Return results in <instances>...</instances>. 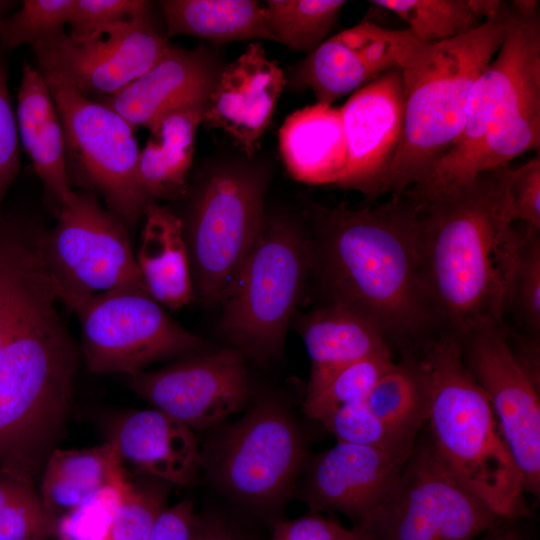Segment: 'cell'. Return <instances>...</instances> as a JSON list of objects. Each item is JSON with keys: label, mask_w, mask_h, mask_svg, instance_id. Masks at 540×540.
Returning a JSON list of instances; mask_svg holds the SVG:
<instances>
[{"label": "cell", "mask_w": 540, "mask_h": 540, "mask_svg": "<svg viewBox=\"0 0 540 540\" xmlns=\"http://www.w3.org/2000/svg\"><path fill=\"white\" fill-rule=\"evenodd\" d=\"M504 3L501 0H469L471 9L482 20L494 17Z\"/></svg>", "instance_id": "47"}, {"label": "cell", "mask_w": 540, "mask_h": 540, "mask_svg": "<svg viewBox=\"0 0 540 540\" xmlns=\"http://www.w3.org/2000/svg\"><path fill=\"white\" fill-rule=\"evenodd\" d=\"M510 18L508 2L477 28L452 39L417 42L399 70L404 91L401 141L379 196L421 184L459 138L471 88L500 48Z\"/></svg>", "instance_id": "6"}, {"label": "cell", "mask_w": 540, "mask_h": 540, "mask_svg": "<svg viewBox=\"0 0 540 540\" xmlns=\"http://www.w3.org/2000/svg\"><path fill=\"white\" fill-rule=\"evenodd\" d=\"M193 540H250L237 527L225 519L199 516Z\"/></svg>", "instance_id": "46"}, {"label": "cell", "mask_w": 540, "mask_h": 540, "mask_svg": "<svg viewBox=\"0 0 540 540\" xmlns=\"http://www.w3.org/2000/svg\"><path fill=\"white\" fill-rule=\"evenodd\" d=\"M42 237V256L59 301L77 300L122 286L145 288L127 226L94 192H74Z\"/></svg>", "instance_id": "12"}, {"label": "cell", "mask_w": 540, "mask_h": 540, "mask_svg": "<svg viewBox=\"0 0 540 540\" xmlns=\"http://www.w3.org/2000/svg\"><path fill=\"white\" fill-rule=\"evenodd\" d=\"M347 540H376L365 528L354 526L351 528L350 536Z\"/></svg>", "instance_id": "49"}, {"label": "cell", "mask_w": 540, "mask_h": 540, "mask_svg": "<svg viewBox=\"0 0 540 540\" xmlns=\"http://www.w3.org/2000/svg\"><path fill=\"white\" fill-rule=\"evenodd\" d=\"M166 38L190 35L214 44L262 39L277 42L256 0L161 1Z\"/></svg>", "instance_id": "29"}, {"label": "cell", "mask_w": 540, "mask_h": 540, "mask_svg": "<svg viewBox=\"0 0 540 540\" xmlns=\"http://www.w3.org/2000/svg\"><path fill=\"white\" fill-rule=\"evenodd\" d=\"M345 4L343 0H267L263 5L276 41L309 54L326 40Z\"/></svg>", "instance_id": "32"}, {"label": "cell", "mask_w": 540, "mask_h": 540, "mask_svg": "<svg viewBox=\"0 0 540 540\" xmlns=\"http://www.w3.org/2000/svg\"><path fill=\"white\" fill-rule=\"evenodd\" d=\"M298 330L311 363L305 399L356 361L392 356V348L377 325L342 306L321 305L301 315Z\"/></svg>", "instance_id": "23"}, {"label": "cell", "mask_w": 540, "mask_h": 540, "mask_svg": "<svg viewBox=\"0 0 540 540\" xmlns=\"http://www.w3.org/2000/svg\"><path fill=\"white\" fill-rule=\"evenodd\" d=\"M370 411L387 424L419 435L427 418V396L416 358L404 354L380 376L365 399Z\"/></svg>", "instance_id": "30"}, {"label": "cell", "mask_w": 540, "mask_h": 540, "mask_svg": "<svg viewBox=\"0 0 540 540\" xmlns=\"http://www.w3.org/2000/svg\"><path fill=\"white\" fill-rule=\"evenodd\" d=\"M411 453L337 442L306 461L299 476V495L313 511L339 512L354 526H363L394 486Z\"/></svg>", "instance_id": "18"}, {"label": "cell", "mask_w": 540, "mask_h": 540, "mask_svg": "<svg viewBox=\"0 0 540 540\" xmlns=\"http://www.w3.org/2000/svg\"><path fill=\"white\" fill-rule=\"evenodd\" d=\"M17 100L18 136L57 214L75 191L70 185L63 130L50 88L27 61Z\"/></svg>", "instance_id": "24"}, {"label": "cell", "mask_w": 540, "mask_h": 540, "mask_svg": "<svg viewBox=\"0 0 540 540\" xmlns=\"http://www.w3.org/2000/svg\"><path fill=\"white\" fill-rule=\"evenodd\" d=\"M17 121L10 102L7 75L0 61V219L4 197L20 168Z\"/></svg>", "instance_id": "43"}, {"label": "cell", "mask_w": 540, "mask_h": 540, "mask_svg": "<svg viewBox=\"0 0 540 540\" xmlns=\"http://www.w3.org/2000/svg\"><path fill=\"white\" fill-rule=\"evenodd\" d=\"M477 540H519L516 533L505 524L487 532Z\"/></svg>", "instance_id": "48"}, {"label": "cell", "mask_w": 540, "mask_h": 540, "mask_svg": "<svg viewBox=\"0 0 540 540\" xmlns=\"http://www.w3.org/2000/svg\"><path fill=\"white\" fill-rule=\"evenodd\" d=\"M224 66L206 46L186 50L170 44L147 72L103 103L134 128L149 129L175 109L207 102Z\"/></svg>", "instance_id": "21"}, {"label": "cell", "mask_w": 540, "mask_h": 540, "mask_svg": "<svg viewBox=\"0 0 540 540\" xmlns=\"http://www.w3.org/2000/svg\"><path fill=\"white\" fill-rule=\"evenodd\" d=\"M80 351L95 374L132 376L153 363L203 352L205 342L175 320L145 288L122 286L77 300Z\"/></svg>", "instance_id": "11"}, {"label": "cell", "mask_w": 540, "mask_h": 540, "mask_svg": "<svg viewBox=\"0 0 540 540\" xmlns=\"http://www.w3.org/2000/svg\"><path fill=\"white\" fill-rule=\"evenodd\" d=\"M52 284L24 286L0 347V473L35 483L57 448L79 349Z\"/></svg>", "instance_id": "3"}, {"label": "cell", "mask_w": 540, "mask_h": 540, "mask_svg": "<svg viewBox=\"0 0 540 540\" xmlns=\"http://www.w3.org/2000/svg\"><path fill=\"white\" fill-rule=\"evenodd\" d=\"M419 210L409 190L377 206L307 210L310 277L322 305L366 317L402 355L436 335L420 271Z\"/></svg>", "instance_id": "1"}, {"label": "cell", "mask_w": 540, "mask_h": 540, "mask_svg": "<svg viewBox=\"0 0 540 540\" xmlns=\"http://www.w3.org/2000/svg\"><path fill=\"white\" fill-rule=\"evenodd\" d=\"M311 272L306 222L265 215L260 233L221 301L217 334L246 358L280 356Z\"/></svg>", "instance_id": "7"}, {"label": "cell", "mask_w": 540, "mask_h": 540, "mask_svg": "<svg viewBox=\"0 0 540 540\" xmlns=\"http://www.w3.org/2000/svg\"><path fill=\"white\" fill-rule=\"evenodd\" d=\"M130 484L124 488H103L81 505L64 514L62 521H58L57 535L74 540H109V530L115 510Z\"/></svg>", "instance_id": "40"}, {"label": "cell", "mask_w": 540, "mask_h": 540, "mask_svg": "<svg viewBox=\"0 0 540 540\" xmlns=\"http://www.w3.org/2000/svg\"><path fill=\"white\" fill-rule=\"evenodd\" d=\"M351 528L318 514L280 520L275 523L270 540H347Z\"/></svg>", "instance_id": "44"}, {"label": "cell", "mask_w": 540, "mask_h": 540, "mask_svg": "<svg viewBox=\"0 0 540 540\" xmlns=\"http://www.w3.org/2000/svg\"><path fill=\"white\" fill-rule=\"evenodd\" d=\"M127 377L130 389L152 408L193 431L216 427L247 409L251 395L246 357L231 347L191 354Z\"/></svg>", "instance_id": "16"}, {"label": "cell", "mask_w": 540, "mask_h": 540, "mask_svg": "<svg viewBox=\"0 0 540 540\" xmlns=\"http://www.w3.org/2000/svg\"><path fill=\"white\" fill-rule=\"evenodd\" d=\"M462 360L487 395L524 491L540 494L539 381L512 351L505 323L481 324L459 340Z\"/></svg>", "instance_id": "15"}, {"label": "cell", "mask_w": 540, "mask_h": 540, "mask_svg": "<svg viewBox=\"0 0 540 540\" xmlns=\"http://www.w3.org/2000/svg\"><path fill=\"white\" fill-rule=\"evenodd\" d=\"M150 3L142 0H73L69 34L82 36L116 22L149 17Z\"/></svg>", "instance_id": "41"}, {"label": "cell", "mask_w": 540, "mask_h": 540, "mask_svg": "<svg viewBox=\"0 0 540 540\" xmlns=\"http://www.w3.org/2000/svg\"><path fill=\"white\" fill-rule=\"evenodd\" d=\"M537 229L517 228L507 265L506 306L513 307L522 324L539 339L540 237Z\"/></svg>", "instance_id": "34"}, {"label": "cell", "mask_w": 540, "mask_h": 540, "mask_svg": "<svg viewBox=\"0 0 540 540\" xmlns=\"http://www.w3.org/2000/svg\"><path fill=\"white\" fill-rule=\"evenodd\" d=\"M207 102L175 109L153 124L138 159L137 176L149 203L175 200L186 193L197 129Z\"/></svg>", "instance_id": "27"}, {"label": "cell", "mask_w": 540, "mask_h": 540, "mask_svg": "<svg viewBox=\"0 0 540 540\" xmlns=\"http://www.w3.org/2000/svg\"><path fill=\"white\" fill-rule=\"evenodd\" d=\"M505 191L512 221L540 230L539 154L520 167L506 166Z\"/></svg>", "instance_id": "42"}, {"label": "cell", "mask_w": 540, "mask_h": 540, "mask_svg": "<svg viewBox=\"0 0 540 540\" xmlns=\"http://www.w3.org/2000/svg\"><path fill=\"white\" fill-rule=\"evenodd\" d=\"M450 190L419 195V258L435 334L459 340L473 328L505 323L507 263L515 226L505 169Z\"/></svg>", "instance_id": "2"}, {"label": "cell", "mask_w": 540, "mask_h": 540, "mask_svg": "<svg viewBox=\"0 0 540 540\" xmlns=\"http://www.w3.org/2000/svg\"><path fill=\"white\" fill-rule=\"evenodd\" d=\"M198 520L192 502L180 501L162 511L149 540H193Z\"/></svg>", "instance_id": "45"}, {"label": "cell", "mask_w": 540, "mask_h": 540, "mask_svg": "<svg viewBox=\"0 0 540 540\" xmlns=\"http://www.w3.org/2000/svg\"><path fill=\"white\" fill-rule=\"evenodd\" d=\"M10 2L7 1H0V19L4 17V12L6 11L7 7L9 6Z\"/></svg>", "instance_id": "50"}, {"label": "cell", "mask_w": 540, "mask_h": 540, "mask_svg": "<svg viewBox=\"0 0 540 540\" xmlns=\"http://www.w3.org/2000/svg\"><path fill=\"white\" fill-rule=\"evenodd\" d=\"M270 173L244 154L212 165L182 220L194 296L221 303L253 247L265 218Z\"/></svg>", "instance_id": "8"}, {"label": "cell", "mask_w": 540, "mask_h": 540, "mask_svg": "<svg viewBox=\"0 0 540 540\" xmlns=\"http://www.w3.org/2000/svg\"><path fill=\"white\" fill-rule=\"evenodd\" d=\"M286 83L282 68L264 47L250 43L223 67L208 96L202 123L221 130L243 154L254 157Z\"/></svg>", "instance_id": "20"}, {"label": "cell", "mask_w": 540, "mask_h": 540, "mask_svg": "<svg viewBox=\"0 0 540 540\" xmlns=\"http://www.w3.org/2000/svg\"><path fill=\"white\" fill-rule=\"evenodd\" d=\"M201 468L238 503L270 510L282 503L307 461L302 433L291 413L272 397L257 399L201 450Z\"/></svg>", "instance_id": "9"}, {"label": "cell", "mask_w": 540, "mask_h": 540, "mask_svg": "<svg viewBox=\"0 0 540 540\" xmlns=\"http://www.w3.org/2000/svg\"><path fill=\"white\" fill-rule=\"evenodd\" d=\"M508 4L504 40L471 88L463 130L425 181L411 188L417 194L450 190L524 153H539V1Z\"/></svg>", "instance_id": "4"}, {"label": "cell", "mask_w": 540, "mask_h": 540, "mask_svg": "<svg viewBox=\"0 0 540 540\" xmlns=\"http://www.w3.org/2000/svg\"><path fill=\"white\" fill-rule=\"evenodd\" d=\"M279 151L288 173L311 184H334L347 164L341 107L315 102L288 115L278 133Z\"/></svg>", "instance_id": "25"}, {"label": "cell", "mask_w": 540, "mask_h": 540, "mask_svg": "<svg viewBox=\"0 0 540 540\" xmlns=\"http://www.w3.org/2000/svg\"><path fill=\"white\" fill-rule=\"evenodd\" d=\"M60 118L66 160L80 182L98 192L107 209L133 228L150 204L137 169L134 127L119 113L61 83H47Z\"/></svg>", "instance_id": "13"}, {"label": "cell", "mask_w": 540, "mask_h": 540, "mask_svg": "<svg viewBox=\"0 0 540 540\" xmlns=\"http://www.w3.org/2000/svg\"><path fill=\"white\" fill-rule=\"evenodd\" d=\"M169 46L147 17L116 22L82 36L63 29L31 47L47 83L107 98L147 72Z\"/></svg>", "instance_id": "14"}, {"label": "cell", "mask_w": 540, "mask_h": 540, "mask_svg": "<svg viewBox=\"0 0 540 540\" xmlns=\"http://www.w3.org/2000/svg\"><path fill=\"white\" fill-rule=\"evenodd\" d=\"M412 355L426 389V433L443 463L503 521L528 517L522 475L459 341L438 334Z\"/></svg>", "instance_id": "5"}, {"label": "cell", "mask_w": 540, "mask_h": 540, "mask_svg": "<svg viewBox=\"0 0 540 540\" xmlns=\"http://www.w3.org/2000/svg\"><path fill=\"white\" fill-rule=\"evenodd\" d=\"M143 218L135 255L143 283L160 305L180 309L195 299L182 219L157 203L145 208Z\"/></svg>", "instance_id": "26"}, {"label": "cell", "mask_w": 540, "mask_h": 540, "mask_svg": "<svg viewBox=\"0 0 540 540\" xmlns=\"http://www.w3.org/2000/svg\"><path fill=\"white\" fill-rule=\"evenodd\" d=\"M321 423L337 442L369 446L397 454H410L418 435L393 427L367 407L365 401L341 406Z\"/></svg>", "instance_id": "36"}, {"label": "cell", "mask_w": 540, "mask_h": 540, "mask_svg": "<svg viewBox=\"0 0 540 540\" xmlns=\"http://www.w3.org/2000/svg\"><path fill=\"white\" fill-rule=\"evenodd\" d=\"M40 476V497L57 518L103 488H124L131 483L116 446L108 440L89 448H56Z\"/></svg>", "instance_id": "28"}, {"label": "cell", "mask_w": 540, "mask_h": 540, "mask_svg": "<svg viewBox=\"0 0 540 540\" xmlns=\"http://www.w3.org/2000/svg\"><path fill=\"white\" fill-rule=\"evenodd\" d=\"M418 41L408 29L364 20L327 38L293 69L290 84L311 90L316 102L332 104L392 69H399Z\"/></svg>", "instance_id": "17"}, {"label": "cell", "mask_w": 540, "mask_h": 540, "mask_svg": "<svg viewBox=\"0 0 540 540\" xmlns=\"http://www.w3.org/2000/svg\"><path fill=\"white\" fill-rule=\"evenodd\" d=\"M57 529L35 483L0 473V540H48Z\"/></svg>", "instance_id": "35"}, {"label": "cell", "mask_w": 540, "mask_h": 540, "mask_svg": "<svg viewBox=\"0 0 540 540\" xmlns=\"http://www.w3.org/2000/svg\"><path fill=\"white\" fill-rule=\"evenodd\" d=\"M363 526L376 540H477L505 524L451 473L426 431Z\"/></svg>", "instance_id": "10"}, {"label": "cell", "mask_w": 540, "mask_h": 540, "mask_svg": "<svg viewBox=\"0 0 540 540\" xmlns=\"http://www.w3.org/2000/svg\"><path fill=\"white\" fill-rule=\"evenodd\" d=\"M393 363L392 356H373L344 367L317 394L304 399V414L321 422L341 406L365 401L377 380Z\"/></svg>", "instance_id": "37"}, {"label": "cell", "mask_w": 540, "mask_h": 540, "mask_svg": "<svg viewBox=\"0 0 540 540\" xmlns=\"http://www.w3.org/2000/svg\"><path fill=\"white\" fill-rule=\"evenodd\" d=\"M73 0H25L21 9L0 19V43L6 48L33 45L64 29Z\"/></svg>", "instance_id": "39"}, {"label": "cell", "mask_w": 540, "mask_h": 540, "mask_svg": "<svg viewBox=\"0 0 540 540\" xmlns=\"http://www.w3.org/2000/svg\"><path fill=\"white\" fill-rule=\"evenodd\" d=\"M347 164L336 184L373 201L399 148L404 124V91L399 69L353 92L341 107Z\"/></svg>", "instance_id": "19"}, {"label": "cell", "mask_w": 540, "mask_h": 540, "mask_svg": "<svg viewBox=\"0 0 540 540\" xmlns=\"http://www.w3.org/2000/svg\"><path fill=\"white\" fill-rule=\"evenodd\" d=\"M107 440L140 473L167 483L189 485L201 469V449L194 431L155 409L128 410L106 423Z\"/></svg>", "instance_id": "22"}, {"label": "cell", "mask_w": 540, "mask_h": 540, "mask_svg": "<svg viewBox=\"0 0 540 540\" xmlns=\"http://www.w3.org/2000/svg\"><path fill=\"white\" fill-rule=\"evenodd\" d=\"M43 233L26 220L0 219V347L16 300L42 259Z\"/></svg>", "instance_id": "31"}, {"label": "cell", "mask_w": 540, "mask_h": 540, "mask_svg": "<svg viewBox=\"0 0 540 540\" xmlns=\"http://www.w3.org/2000/svg\"><path fill=\"white\" fill-rule=\"evenodd\" d=\"M167 482L152 478L131 482L115 510L109 540H149L156 521L166 508Z\"/></svg>", "instance_id": "38"}, {"label": "cell", "mask_w": 540, "mask_h": 540, "mask_svg": "<svg viewBox=\"0 0 540 540\" xmlns=\"http://www.w3.org/2000/svg\"><path fill=\"white\" fill-rule=\"evenodd\" d=\"M408 25L420 43L442 42L477 28L484 21L471 9L469 0H374Z\"/></svg>", "instance_id": "33"}]
</instances>
